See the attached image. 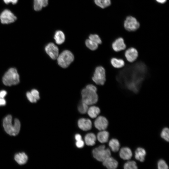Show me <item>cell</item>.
Returning <instances> with one entry per match:
<instances>
[{
    "label": "cell",
    "mask_w": 169,
    "mask_h": 169,
    "mask_svg": "<svg viewBox=\"0 0 169 169\" xmlns=\"http://www.w3.org/2000/svg\"><path fill=\"white\" fill-rule=\"evenodd\" d=\"M146 71L145 65L142 63H138L121 71L117 79L127 89L136 93L145 77Z\"/></svg>",
    "instance_id": "6da1fadb"
},
{
    "label": "cell",
    "mask_w": 169,
    "mask_h": 169,
    "mask_svg": "<svg viewBox=\"0 0 169 169\" xmlns=\"http://www.w3.org/2000/svg\"><path fill=\"white\" fill-rule=\"evenodd\" d=\"M96 91L95 86L91 84L88 85L82 90V101L88 105L95 104L98 98Z\"/></svg>",
    "instance_id": "7a4b0ae2"
},
{
    "label": "cell",
    "mask_w": 169,
    "mask_h": 169,
    "mask_svg": "<svg viewBox=\"0 0 169 169\" xmlns=\"http://www.w3.org/2000/svg\"><path fill=\"white\" fill-rule=\"evenodd\" d=\"M12 118L10 115H8L4 119L3 126L5 131L10 136H15L17 135L20 131V123L18 119H15L14 124L12 123Z\"/></svg>",
    "instance_id": "3957f363"
},
{
    "label": "cell",
    "mask_w": 169,
    "mask_h": 169,
    "mask_svg": "<svg viewBox=\"0 0 169 169\" xmlns=\"http://www.w3.org/2000/svg\"><path fill=\"white\" fill-rule=\"evenodd\" d=\"M2 81L6 86H10L18 84L20 81L19 76L16 69H9L3 75Z\"/></svg>",
    "instance_id": "277c9868"
},
{
    "label": "cell",
    "mask_w": 169,
    "mask_h": 169,
    "mask_svg": "<svg viewBox=\"0 0 169 169\" xmlns=\"http://www.w3.org/2000/svg\"><path fill=\"white\" fill-rule=\"evenodd\" d=\"M74 59V56L70 51L65 50L59 55L57 59L58 64L63 68H66L73 61Z\"/></svg>",
    "instance_id": "5b68a950"
},
{
    "label": "cell",
    "mask_w": 169,
    "mask_h": 169,
    "mask_svg": "<svg viewBox=\"0 0 169 169\" xmlns=\"http://www.w3.org/2000/svg\"><path fill=\"white\" fill-rule=\"evenodd\" d=\"M93 157L97 160L103 161L107 158L111 156L110 149L105 148V146L101 145L94 149L92 151Z\"/></svg>",
    "instance_id": "8992f818"
},
{
    "label": "cell",
    "mask_w": 169,
    "mask_h": 169,
    "mask_svg": "<svg viewBox=\"0 0 169 169\" xmlns=\"http://www.w3.org/2000/svg\"><path fill=\"white\" fill-rule=\"evenodd\" d=\"M92 79L97 84L102 85L104 84L106 80L105 72L103 67L99 66L96 68Z\"/></svg>",
    "instance_id": "52a82bcc"
},
{
    "label": "cell",
    "mask_w": 169,
    "mask_h": 169,
    "mask_svg": "<svg viewBox=\"0 0 169 169\" xmlns=\"http://www.w3.org/2000/svg\"><path fill=\"white\" fill-rule=\"evenodd\" d=\"M17 19L16 16L9 10L5 9L0 14V20L3 24H8L14 22Z\"/></svg>",
    "instance_id": "ba28073f"
},
{
    "label": "cell",
    "mask_w": 169,
    "mask_h": 169,
    "mask_svg": "<svg viewBox=\"0 0 169 169\" xmlns=\"http://www.w3.org/2000/svg\"><path fill=\"white\" fill-rule=\"evenodd\" d=\"M124 26L125 28L127 31H134L139 28L140 24L135 18L130 16L126 18L124 22Z\"/></svg>",
    "instance_id": "9c48e42d"
},
{
    "label": "cell",
    "mask_w": 169,
    "mask_h": 169,
    "mask_svg": "<svg viewBox=\"0 0 169 169\" xmlns=\"http://www.w3.org/2000/svg\"><path fill=\"white\" fill-rule=\"evenodd\" d=\"M45 50L52 59H57L59 55V49L54 44L52 43L48 44L45 46Z\"/></svg>",
    "instance_id": "30bf717a"
},
{
    "label": "cell",
    "mask_w": 169,
    "mask_h": 169,
    "mask_svg": "<svg viewBox=\"0 0 169 169\" xmlns=\"http://www.w3.org/2000/svg\"><path fill=\"white\" fill-rule=\"evenodd\" d=\"M95 127L100 131L105 130L108 125L107 119L103 116L98 117L95 120L94 122Z\"/></svg>",
    "instance_id": "8fae6325"
},
{
    "label": "cell",
    "mask_w": 169,
    "mask_h": 169,
    "mask_svg": "<svg viewBox=\"0 0 169 169\" xmlns=\"http://www.w3.org/2000/svg\"><path fill=\"white\" fill-rule=\"evenodd\" d=\"M125 55L128 61L132 62L137 59L138 56V52L136 49L131 48L125 51Z\"/></svg>",
    "instance_id": "7c38bea8"
},
{
    "label": "cell",
    "mask_w": 169,
    "mask_h": 169,
    "mask_svg": "<svg viewBox=\"0 0 169 169\" xmlns=\"http://www.w3.org/2000/svg\"><path fill=\"white\" fill-rule=\"evenodd\" d=\"M78 125L80 129L84 131H87L91 129L92 124L90 119L82 118L79 120Z\"/></svg>",
    "instance_id": "4fadbf2b"
},
{
    "label": "cell",
    "mask_w": 169,
    "mask_h": 169,
    "mask_svg": "<svg viewBox=\"0 0 169 169\" xmlns=\"http://www.w3.org/2000/svg\"><path fill=\"white\" fill-rule=\"evenodd\" d=\"M112 46L113 50L116 52L123 50L126 47L123 39L121 38L116 39L112 43Z\"/></svg>",
    "instance_id": "5bb4252c"
},
{
    "label": "cell",
    "mask_w": 169,
    "mask_h": 169,
    "mask_svg": "<svg viewBox=\"0 0 169 169\" xmlns=\"http://www.w3.org/2000/svg\"><path fill=\"white\" fill-rule=\"evenodd\" d=\"M102 162L103 165L109 169H115L118 165L117 161L110 156L106 158Z\"/></svg>",
    "instance_id": "9a60e30c"
},
{
    "label": "cell",
    "mask_w": 169,
    "mask_h": 169,
    "mask_svg": "<svg viewBox=\"0 0 169 169\" xmlns=\"http://www.w3.org/2000/svg\"><path fill=\"white\" fill-rule=\"evenodd\" d=\"M119 154L120 157L124 160L130 159L132 155L131 151L127 147H124L121 148Z\"/></svg>",
    "instance_id": "2e32d148"
},
{
    "label": "cell",
    "mask_w": 169,
    "mask_h": 169,
    "mask_svg": "<svg viewBox=\"0 0 169 169\" xmlns=\"http://www.w3.org/2000/svg\"><path fill=\"white\" fill-rule=\"evenodd\" d=\"M15 161L20 165L24 164L27 162L28 157L24 152L16 154L14 156Z\"/></svg>",
    "instance_id": "e0dca14e"
},
{
    "label": "cell",
    "mask_w": 169,
    "mask_h": 169,
    "mask_svg": "<svg viewBox=\"0 0 169 169\" xmlns=\"http://www.w3.org/2000/svg\"><path fill=\"white\" fill-rule=\"evenodd\" d=\"M109 137V133L106 131H101L97 135V139L98 141L101 143L107 142Z\"/></svg>",
    "instance_id": "ac0fdd59"
},
{
    "label": "cell",
    "mask_w": 169,
    "mask_h": 169,
    "mask_svg": "<svg viewBox=\"0 0 169 169\" xmlns=\"http://www.w3.org/2000/svg\"><path fill=\"white\" fill-rule=\"evenodd\" d=\"M146 155L145 150L142 148L139 147L135 151V157L136 159L141 162H143L144 161Z\"/></svg>",
    "instance_id": "d6986e66"
},
{
    "label": "cell",
    "mask_w": 169,
    "mask_h": 169,
    "mask_svg": "<svg viewBox=\"0 0 169 169\" xmlns=\"http://www.w3.org/2000/svg\"><path fill=\"white\" fill-rule=\"evenodd\" d=\"M96 136L93 133H89L85 136L84 140L86 144L89 146H93L95 144Z\"/></svg>",
    "instance_id": "ffe728a7"
},
{
    "label": "cell",
    "mask_w": 169,
    "mask_h": 169,
    "mask_svg": "<svg viewBox=\"0 0 169 169\" xmlns=\"http://www.w3.org/2000/svg\"><path fill=\"white\" fill-rule=\"evenodd\" d=\"M54 38L56 43L59 44L63 43L65 39V37L63 32L60 30L56 31L54 35Z\"/></svg>",
    "instance_id": "44dd1931"
},
{
    "label": "cell",
    "mask_w": 169,
    "mask_h": 169,
    "mask_svg": "<svg viewBox=\"0 0 169 169\" xmlns=\"http://www.w3.org/2000/svg\"><path fill=\"white\" fill-rule=\"evenodd\" d=\"M87 112L90 117L94 118L96 117L99 114L100 110L98 107L93 106L88 108Z\"/></svg>",
    "instance_id": "7402d4cb"
},
{
    "label": "cell",
    "mask_w": 169,
    "mask_h": 169,
    "mask_svg": "<svg viewBox=\"0 0 169 169\" xmlns=\"http://www.w3.org/2000/svg\"><path fill=\"white\" fill-rule=\"evenodd\" d=\"M110 63L112 66L116 68H121L125 65V62L123 59L115 58H112Z\"/></svg>",
    "instance_id": "603a6c76"
},
{
    "label": "cell",
    "mask_w": 169,
    "mask_h": 169,
    "mask_svg": "<svg viewBox=\"0 0 169 169\" xmlns=\"http://www.w3.org/2000/svg\"><path fill=\"white\" fill-rule=\"evenodd\" d=\"M109 145L112 151L114 152L117 151L120 147L119 141L115 139H111L109 141Z\"/></svg>",
    "instance_id": "cb8c5ba5"
},
{
    "label": "cell",
    "mask_w": 169,
    "mask_h": 169,
    "mask_svg": "<svg viewBox=\"0 0 169 169\" xmlns=\"http://www.w3.org/2000/svg\"><path fill=\"white\" fill-rule=\"evenodd\" d=\"M95 3L102 8L109 6L111 4L110 0H94Z\"/></svg>",
    "instance_id": "d4e9b609"
},
{
    "label": "cell",
    "mask_w": 169,
    "mask_h": 169,
    "mask_svg": "<svg viewBox=\"0 0 169 169\" xmlns=\"http://www.w3.org/2000/svg\"><path fill=\"white\" fill-rule=\"evenodd\" d=\"M85 44L88 48L92 50H96L98 47V44L90 39L86 40Z\"/></svg>",
    "instance_id": "484cf974"
},
{
    "label": "cell",
    "mask_w": 169,
    "mask_h": 169,
    "mask_svg": "<svg viewBox=\"0 0 169 169\" xmlns=\"http://www.w3.org/2000/svg\"><path fill=\"white\" fill-rule=\"evenodd\" d=\"M88 106L87 104L81 101L78 106L79 112L82 114L86 113L88 109Z\"/></svg>",
    "instance_id": "4316f807"
},
{
    "label": "cell",
    "mask_w": 169,
    "mask_h": 169,
    "mask_svg": "<svg viewBox=\"0 0 169 169\" xmlns=\"http://www.w3.org/2000/svg\"><path fill=\"white\" fill-rule=\"evenodd\" d=\"M124 168L125 169H136L137 168V166L135 161H129L125 164Z\"/></svg>",
    "instance_id": "83f0119b"
},
{
    "label": "cell",
    "mask_w": 169,
    "mask_h": 169,
    "mask_svg": "<svg viewBox=\"0 0 169 169\" xmlns=\"http://www.w3.org/2000/svg\"><path fill=\"white\" fill-rule=\"evenodd\" d=\"M161 136V137L167 142L169 139V131L168 128L166 127L162 130Z\"/></svg>",
    "instance_id": "f1b7e54d"
},
{
    "label": "cell",
    "mask_w": 169,
    "mask_h": 169,
    "mask_svg": "<svg viewBox=\"0 0 169 169\" xmlns=\"http://www.w3.org/2000/svg\"><path fill=\"white\" fill-rule=\"evenodd\" d=\"M89 38L90 39L96 43L98 44H100L102 43L100 38L97 34H90L89 36Z\"/></svg>",
    "instance_id": "f546056e"
},
{
    "label": "cell",
    "mask_w": 169,
    "mask_h": 169,
    "mask_svg": "<svg viewBox=\"0 0 169 169\" xmlns=\"http://www.w3.org/2000/svg\"><path fill=\"white\" fill-rule=\"evenodd\" d=\"M158 168L159 169H167L168 166L165 161L163 160H160L157 163Z\"/></svg>",
    "instance_id": "4dcf8cb0"
},
{
    "label": "cell",
    "mask_w": 169,
    "mask_h": 169,
    "mask_svg": "<svg viewBox=\"0 0 169 169\" xmlns=\"http://www.w3.org/2000/svg\"><path fill=\"white\" fill-rule=\"evenodd\" d=\"M30 93L34 99L37 101L40 99L39 93L37 90L33 89L31 90Z\"/></svg>",
    "instance_id": "1f68e13d"
},
{
    "label": "cell",
    "mask_w": 169,
    "mask_h": 169,
    "mask_svg": "<svg viewBox=\"0 0 169 169\" xmlns=\"http://www.w3.org/2000/svg\"><path fill=\"white\" fill-rule=\"evenodd\" d=\"M28 100L31 103H36L37 100L33 97L30 92H27L26 94Z\"/></svg>",
    "instance_id": "d6a6232c"
},
{
    "label": "cell",
    "mask_w": 169,
    "mask_h": 169,
    "mask_svg": "<svg viewBox=\"0 0 169 169\" xmlns=\"http://www.w3.org/2000/svg\"><path fill=\"white\" fill-rule=\"evenodd\" d=\"M76 145L79 148H82L84 145V142L82 140L76 141Z\"/></svg>",
    "instance_id": "836d02e7"
},
{
    "label": "cell",
    "mask_w": 169,
    "mask_h": 169,
    "mask_svg": "<svg viewBox=\"0 0 169 169\" xmlns=\"http://www.w3.org/2000/svg\"><path fill=\"white\" fill-rule=\"evenodd\" d=\"M3 1L6 4L12 3L13 4H15L17 3L18 0H3Z\"/></svg>",
    "instance_id": "e575fe53"
},
{
    "label": "cell",
    "mask_w": 169,
    "mask_h": 169,
    "mask_svg": "<svg viewBox=\"0 0 169 169\" xmlns=\"http://www.w3.org/2000/svg\"><path fill=\"white\" fill-rule=\"evenodd\" d=\"M7 92L5 90H2L0 91V98H3L6 96Z\"/></svg>",
    "instance_id": "d590c367"
},
{
    "label": "cell",
    "mask_w": 169,
    "mask_h": 169,
    "mask_svg": "<svg viewBox=\"0 0 169 169\" xmlns=\"http://www.w3.org/2000/svg\"><path fill=\"white\" fill-rule=\"evenodd\" d=\"M6 104V100L4 98H0V106L4 105Z\"/></svg>",
    "instance_id": "8d00e7d4"
},
{
    "label": "cell",
    "mask_w": 169,
    "mask_h": 169,
    "mask_svg": "<svg viewBox=\"0 0 169 169\" xmlns=\"http://www.w3.org/2000/svg\"><path fill=\"white\" fill-rule=\"evenodd\" d=\"M75 138L76 141L82 140V136L79 134H77L75 136Z\"/></svg>",
    "instance_id": "74e56055"
},
{
    "label": "cell",
    "mask_w": 169,
    "mask_h": 169,
    "mask_svg": "<svg viewBox=\"0 0 169 169\" xmlns=\"http://www.w3.org/2000/svg\"><path fill=\"white\" fill-rule=\"evenodd\" d=\"M43 7L46 6L48 4V0H42Z\"/></svg>",
    "instance_id": "f35d334b"
},
{
    "label": "cell",
    "mask_w": 169,
    "mask_h": 169,
    "mask_svg": "<svg viewBox=\"0 0 169 169\" xmlns=\"http://www.w3.org/2000/svg\"><path fill=\"white\" fill-rule=\"evenodd\" d=\"M158 2L161 3H164L166 2V0H156Z\"/></svg>",
    "instance_id": "ab89813d"
}]
</instances>
